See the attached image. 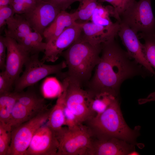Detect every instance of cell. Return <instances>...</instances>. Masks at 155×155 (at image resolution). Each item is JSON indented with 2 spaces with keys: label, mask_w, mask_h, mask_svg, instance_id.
I'll return each instance as SVG.
<instances>
[{
  "label": "cell",
  "mask_w": 155,
  "mask_h": 155,
  "mask_svg": "<svg viewBox=\"0 0 155 155\" xmlns=\"http://www.w3.org/2000/svg\"><path fill=\"white\" fill-rule=\"evenodd\" d=\"M7 29L5 35L17 42L26 36L32 31V29L23 14H15L7 21Z\"/></svg>",
  "instance_id": "obj_18"
},
{
  "label": "cell",
  "mask_w": 155,
  "mask_h": 155,
  "mask_svg": "<svg viewBox=\"0 0 155 155\" xmlns=\"http://www.w3.org/2000/svg\"><path fill=\"white\" fill-rule=\"evenodd\" d=\"M65 117L64 125L70 128L75 127L80 123L76 116L66 106L65 103L64 110Z\"/></svg>",
  "instance_id": "obj_31"
},
{
  "label": "cell",
  "mask_w": 155,
  "mask_h": 155,
  "mask_svg": "<svg viewBox=\"0 0 155 155\" xmlns=\"http://www.w3.org/2000/svg\"><path fill=\"white\" fill-rule=\"evenodd\" d=\"M39 54L31 55L26 62L24 71L14 83L15 92H22L50 75L56 74L61 76L62 70L67 67L64 60L54 65L44 64L39 59Z\"/></svg>",
  "instance_id": "obj_5"
},
{
  "label": "cell",
  "mask_w": 155,
  "mask_h": 155,
  "mask_svg": "<svg viewBox=\"0 0 155 155\" xmlns=\"http://www.w3.org/2000/svg\"><path fill=\"white\" fill-rule=\"evenodd\" d=\"M44 110L34 109L23 105L17 101L12 112L9 125L12 128L17 127Z\"/></svg>",
  "instance_id": "obj_20"
},
{
  "label": "cell",
  "mask_w": 155,
  "mask_h": 155,
  "mask_svg": "<svg viewBox=\"0 0 155 155\" xmlns=\"http://www.w3.org/2000/svg\"><path fill=\"white\" fill-rule=\"evenodd\" d=\"M52 108L11 129V140L7 155H25L35 133L47 122Z\"/></svg>",
  "instance_id": "obj_6"
},
{
  "label": "cell",
  "mask_w": 155,
  "mask_h": 155,
  "mask_svg": "<svg viewBox=\"0 0 155 155\" xmlns=\"http://www.w3.org/2000/svg\"><path fill=\"white\" fill-rule=\"evenodd\" d=\"M15 14L10 5L0 7V28L1 29L6 24L7 21Z\"/></svg>",
  "instance_id": "obj_32"
},
{
  "label": "cell",
  "mask_w": 155,
  "mask_h": 155,
  "mask_svg": "<svg viewBox=\"0 0 155 155\" xmlns=\"http://www.w3.org/2000/svg\"><path fill=\"white\" fill-rule=\"evenodd\" d=\"M102 48V44H93L80 35L61 55L67 68L65 75L86 85L99 61Z\"/></svg>",
  "instance_id": "obj_3"
},
{
  "label": "cell",
  "mask_w": 155,
  "mask_h": 155,
  "mask_svg": "<svg viewBox=\"0 0 155 155\" xmlns=\"http://www.w3.org/2000/svg\"><path fill=\"white\" fill-rule=\"evenodd\" d=\"M6 46L5 43L4 36H0V69L1 71H5V69L7 57Z\"/></svg>",
  "instance_id": "obj_34"
},
{
  "label": "cell",
  "mask_w": 155,
  "mask_h": 155,
  "mask_svg": "<svg viewBox=\"0 0 155 155\" xmlns=\"http://www.w3.org/2000/svg\"><path fill=\"white\" fill-rule=\"evenodd\" d=\"M37 1H45L46 0H36Z\"/></svg>",
  "instance_id": "obj_38"
},
{
  "label": "cell",
  "mask_w": 155,
  "mask_h": 155,
  "mask_svg": "<svg viewBox=\"0 0 155 155\" xmlns=\"http://www.w3.org/2000/svg\"><path fill=\"white\" fill-rule=\"evenodd\" d=\"M56 135L59 143L57 155H87L93 139L83 123L72 128L63 127Z\"/></svg>",
  "instance_id": "obj_4"
},
{
  "label": "cell",
  "mask_w": 155,
  "mask_h": 155,
  "mask_svg": "<svg viewBox=\"0 0 155 155\" xmlns=\"http://www.w3.org/2000/svg\"><path fill=\"white\" fill-rule=\"evenodd\" d=\"M4 38L7 49L5 71L15 83L20 76L23 67L31 54L12 38L5 35Z\"/></svg>",
  "instance_id": "obj_10"
},
{
  "label": "cell",
  "mask_w": 155,
  "mask_h": 155,
  "mask_svg": "<svg viewBox=\"0 0 155 155\" xmlns=\"http://www.w3.org/2000/svg\"><path fill=\"white\" fill-rule=\"evenodd\" d=\"M18 92L17 101L25 106L34 109L44 110L47 109L44 98L31 91Z\"/></svg>",
  "instance_id": "obj_24"
},
{
  "label": "cell",
  "mask_w": 155,
  "mask_h": 155,
  "mask_svg": "<svg viewBox=\"0 0 155 155\" xmlns=\"http://www.w3.org/2000/svg\"><path fill=\"white\" fill-rule=\"evenodd\" d=\"M82 0H46L45 1L48 2L52 4L60 11H66L74 2H80Z\"/></svg>",
  "instance_id": "obj_33"
},
{
  "label": "cell",
  "mask_w": 155,
  "mask_h": 155,
  "mask_svg": "<svg viewBox=\"0 0 155 155\" xmlns=\"http://www.w3.org/2000/svg\"><path fill=\"white\" fill-rule=\"evenodd\" d=\"M120 24L118 35L129 55L150 73L155 75V71L146 59L143 44L139 40L137 33L125 24L121 22Z\"/></svg>",
  "instance_id": "obj_11"
},
{
  "label": "cell",
  "mask_w": 155,
  "mask_h": 155,
  "mask_svg": "<svg viewBox=\"0 0 155 155\" xmlns=\"http://www.w3.org/2000/svg\"><path fill=\"white\" fill-rule=\"evenodd\" d=\"M135 145L118 138H93L87 155H130Z\"/></svg>",
  "instance_id": "obj_14"
},
{
  "label": "cell",
  "mask_w": 155,
  "mask_h": 155,
  "mask_svg": "<svg viewBox=\"0 0 155 155\" xmlns=\"http://www.w3.org/2000/svg\"><path fill=\"white\" fill-rule=\"evenodd\" d=\"M155 101V96L148 97L145 98H140L138 100L139 104H142L148 102Z\"/></svg>",
  "instance_id": "obj_36"
},
{
  "label": "cell",
  "mask_w": 155,
  "mask_h": 155,
  "mask_svg": "<svg viewBox=\"0 0 155 155\" xmlns=\"http://www.w3.org/2000/svg\"><path fill=\"white\" fill-rule=\"evenodd\" d=\"M18 95V92L15 91L0 94V122L9 125Z\"/></svg>",
  "instance_id": "obj_21"
},
{
  "label": "cell",
  "mask_w": 155,
  "mask_h": 155,
  "mask_svg": "<svg viewBox=\"0 0 155 155\" xmlns=\"http://www.w3.org/2000/svg\"><path fill=\"white\" fill-rule=\"evenodd\" d=\"M121 22L135 32L146 34H155V18L151 4V0L134 1L121 16Z\"/></svg>",
  "instance_id": "obj_7"
},
{
  "label": "cell",
  "mask_w": 155,
  "mask_h": 155,
  "mask_svg": "<svg viewBox=\"0 0 155 155\" xmlns=\"http://www.w3.org/2000/svg\"><path fill=\"white\" fill-rule=\"evenodd\" d=\"M89 93L91 95L90 106L93 117L105 111L112 102L117 98L106 93L96 94Z\"/></svg>",
  "instance_id": "obj_23"
},
{
  "label": "cell",
  "mask_w": 155,
  "mask_h": 155,
  "mask_svg": "<svg viewBox=\"0 0 155 155\" xmlns=\"http://www.w3.org/2000/svg\"><path fill=\"white\" fill-rule=\"evenodd\" d=\"M11 127L0 122V155H7L11 140Z\"/></svg>",
  "instance_id": "obj_28"
},
{
  "label": "cell",
  "mask_w": 155,
  "mask_h": 155,
  "mask_svg": "<svg viewBox=\"0 0 155 155\" xmlns=\"http://www.w3.org/2000/svg\"><path fill=\"white\" fill-rule=\"evenodd\" d=\"M82 24L81 36L93 44H101L118 35V32L92 22L87 21Z\"/></svg>",
  "instance_id": "obj_15"
},
{
  "label": "cell",
  "mask_w": 155,
  "mask_h": 155,
  "mask_svg": "<svg viewBox=\"0 0 155 155\" xmlns=\"http://www.w3.org/2000/svg\"><path fill=\"white\" fill-rule=\"evenodd\" d=\"M67 77L65 105L75 115L79 122L84 123L94 117L90 106V94L78 82Z\"/></svg>",
  "instance_id": "obj_8"
},
{
  "label": "cell",
  "mask_w": 155,
  "mask_h": 155,
  "mask_svg": "<svg viewBox=\"0 0 155 155\" xmlns=\"http://www.w3.org/2000/svg\"><path fill=\"white\" fill-rule=\"evenodd\" d=\"M44 124L34 133L25 155H57L59 143L55 133Z\"/></svg>",
  "instance_id": "obj_12"
},
{
  "label": "cell",
  "mask_w": 155,
  "mask_h": 155,
  "mask_svg": "<svg viewBox=\"0 0 155 155\" xmlns=\"http://www.w3.org/2000/svg\"><path fill=\"white\" fill-rule=\"evenodd\" d=\"M25 48L31 55L44 52L46 42L42 41V35L35 31H32L26 36L18 42Z\"/></svg>",
  "instance_id": "obj_22"
},
{
  "label": "cell",
  "mask_w": 155,
  "mask_h": 155,
  "mask_svg": "<svg viewBox=\"0 0 155 155\" xmlns=\"http://www.w3.org/2000/svg\"><path fill=\"white\" fill-rule=\"evenodd\" d=\"M82 23L76 22L67 28L54 39L46 42L44 56L41 60L44 62L54 63L62 53L80 37L82 32Z\"/></svg>",
  "instance_id": "obj_9"
},
{
  "label": "cell",
  "mask_w": 155,
  "mask_h": 155,
  "mask_svg": "<svg viewBox=\"0 0 155 155\" xmlns=\"http://www.w3.org/2000/svg\"><path fill=\"white\" fill-rule=\"evenodd\" d=\"M60 11L50 3L40 1H38L34 7L23 15L32 30L42 35L45 29Z\"/></svg>",
  "instance_id": "obj_13"
},
{
  "label": "cell",
  "mask_w": 155,
  "mask_h": 155,
  "mask_svg": "<svg viewBox=\"0 0 155 155\" xmlns=\"http://www.w3.org/2000/svg\"><path fill=\"white\" fill-rule=\"evenodd\" d=\"M114 9L112 6H104L98 2L90 20L95 24L118 32L120 22L117 21L113 23L110 19V17H114Z\"/></svg>",
  "instance_id": "obj_19"
},
{
  "label": "cell",
  "mask_w": 155,
  "mask_h": 155,
  "mask_svg": "<svg viewBox=\"0 0 155 155\" xmlns=\"http://www.w3.org/2000/svg\"><path fill=\"white\" fill-rule=\"evenodd\" d=\"M42 92L45 98H53L58 97L63 91L62 85L55 78H48L44 81L42 88Z\"/></svg>",
  "instance_id": "obj_27"
},
{
  "label": "cell",
  "mask_w": 155,
  "mask_h": 155,
  "mask_svg": "<svg viewBox=\"0 0 155 155\" xmlns=\"http://www.w3.org/2000/svg\"><path fill=\"white\" fill-rule=\"evenodd\" d=\"M68 79L64 78L62 86L63 91L58 97L56 103L52 107L46 124L56 133L64 125L65 117L64 110L65 103V98L68 85Z\"/></svg>",
  "instance_id": "obj_17"
},
{
  "label": "cell",
  "mask_w": 155,
  "mask_h": 155,
  "mask_svg": "<svg viewBox=\"0 0 155 155\" xmlns=\"http://www.w3.org/2000/svg\"><path fill=\"white\" fill-rule=\"evenodd\" d=\"M13 0H0V7L10 5Z\"/></svg>",
  "instance_id": "obj_37"
},
{
  "label": "cell",
  "mask_w": 155,
  "mask_h": 155,
  "mask_svg": "<svg viewBox=\"0 0 155 155\" xmlns=\"http://www.w3.org/2000/svg\"><path fill=\"white\" fill-rule=\"evenodd\" d=\"M37 2L36 0H13L11 3L21 4L26 7L30 10L35 5Z\"/></svg>",
  "instance_id": "obj_35"
},
{
  "label": "cell",
  "mask_w": 155,
  "mask_h": 155,
  "mask_svg": "<svg viewBox=\"0 0 155 155\" xmlns=\"http://www.w3.org/2000/svg\"><path fill=\"white\" fill-rule=\"evenodd\" d=\"M77 12L78 20L88 21L90 20L98 3V0H82Z\"/></svg>",
  "instance_id": "obj_26"
},
{
  "label": "cell",
  "mask_w": 155,
  "mask_h": 155,
  "mask_svg": "<svg viewBox=\"0 0 155 155\" xmlns=\"http://www.w3.org/2000/svg\"><path fill=\"white\" fill-rule=\"evenodd\" d=\"M94 139L102 140L118 138L137 145L140 127L133 129L127 125L123 117L118 98H115L102 113L85 122Z\"/></svg>",
  "instance_id": "obj_2"
},
{
  "label": "cell",
  "mask_w": 155,
  "mask_h": 155,
  "mask_svg": "<svg viewBox=\"0 0 155 155\" xmlns=\"http://www.w3.org/2000/svg\"><path fill=\"white\" fill-rule=\"evenodd\" d=\"M78 20L77 12L70 13L61 11L53 21L44 30L42 36L46 42L52 40L59 36L67 28Z\"/></svg>",
  "instance_id": "obj_16"
},
{
  "label": "cell",
  "mask_w": 155,
  "mask_h": 155,
  "mask_svg": "<svg viewBox=\"0 0 155 155\" xmlns=\"http://www.w3.org/2000/svg\"><path fill=\"white\" fill-rule=\"evenodd\" d=\"M139 38L144 41L143 44L146 59L151 66L155 69V34H146L140 33ZM155 96V91L150 94L148 96Z\"/></svg>",
  "instance_id": "obj_25"
},
{
  "label": "cell",
  "mask_w": 155,
  "mask_h": 155,
  "mask_svg": "<svg viewBox=\"0 0 155 155\" xmlns=\"http://www.w3.org/2000/svg\"><path fill=\"white\" fill-rule=\"evenodd\" d=\"M135 0H98L100 3L107 2L111 4L114 9V18L117 21L120 22V18L122 14Z\"/></svg>",
  "instance_id": "obj_29"
},
{
  "label": "cell",
  "mask_w": 155,
  "mask_h": 155,
  "mask_svg": "<svg viewBox=\"0 0 155 155\" xmlns=\"http://www.w3.org/2000/svg\"><path fill=\"white\" fill-rule=\"evenodd\" d=\"M100 55L94 74L86 85V90L92 94L106 93L118 98L125 80L136 76L145 77L150 73L132 60L115 38L102 44Z\"/></svg>",
  "instance_id": "obj_1"
},
{
  "label": "cell",
  "mask_w": 155,
  "mask_h": 155,
  "mask_svg": "<svg viewBox=\"0 0 155 155\" xmlns=\"http://www.w3.org/2000/svg\"><path fill=\"white\" fill-rule=\"evenodd\" d=\"M14 83L5 71L0 73V94L11 92Z\"/></svg>",
  "instance_id": "obj_30"
}]
</instances>
